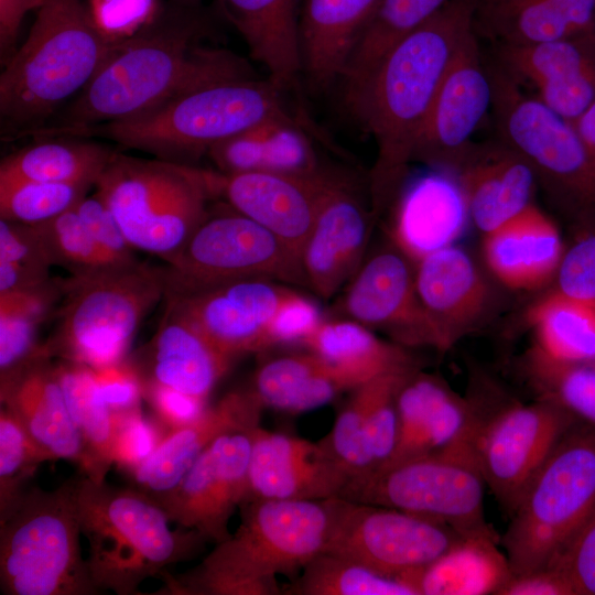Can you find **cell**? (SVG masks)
Listing matches in <instances>:
<instances>
[{"mask_svg": "<svg viewBox=\"0 0 595 595\" xmlns=\"http://www.w3.org/2000/svg\"><path fill=\"white\" fill-rule=\"evenodd\" d=\"M208 20L199 7L170 2L150 25L115 45L85 87L29 137H78L123 121L185 93L258 77L244 57L203 43Z\"/></svg>", "mask_w": 595, "mask_h": 595, "instance_id": "6da1fadb", "label": "cell"}, {"mask_svg": "<svg viewBox=\"0 0 595 595\" xmlns=\"http://www.w3.org/2000/svg\"><path fill=\"white\" fill-rule=\"evenodd\" d=\"M475 0H451L399 41L348 104L376 142L369 203L377 218L396 198L434 101L463 40L474 30Z\"/></svg>", "mask_w": 595, "mask_h": 595, "instance_id": "7a4b0ae2", "label": "cell"}, {"mask_svg": "<svg viewBox=\"0 0 595 595\" xmlns=\"http://www.w3.org/2000/svg\"><path fill=\"white\" fill-rule=\"evenodd\" d=\"M239 508L237 531L185 574L165 571L159 594H282L277 575L296 577L325 549L331 526L326 499H255Z\"/></svg>", "mask_w": 595, "mask_h": 595, "instance_id": "3957f363", "label": "cell"}, {"mask_svg": "<svg viewBox=\"0 0 595 595\" xmlns=\"http://www.w3.org/2000/svg\"><path fill=\"white\" fill-rule=\"evenodd\" d=\"M116 44L96 28L84 0H45L0 76L2 139L42 128L85 87Z\"/></svg>", "mask_w": 595, "mask_h": 595, "instance_id": "277c9868", "label": "cell"}, {"mask_svg": "<svg viewBox=\"0 0 595 595\" xmlns=\"http://www.w3.org/2000/svg\"><path fill=\"white\" fill-rule=\"evenodd\" d=\"M82 534L88 541L87 565L97 589L137 595L149 577L199 555L207 541L193 529H171L159 504L137 488L106 479L75 478Z\"/></svg>", "mask_w": 595, "mask_h": 595, "instance_id": "5b68a950", "label": "cell"}, {"mask_svg": "<svg viewBox=\"0 0 595 595\" xmlns=\"http://www.w3.org/2000/svg\"><path fill=\"white\" fill-rule=\"evenodd\" d=\"M288 88L270 77L240 78L205 86L171 99L137 117L93 128L125 149L180 163L272 117L292 113Z\"/></svg>", "mask_w": 595, "mask_h": 595, "instance_id": "8992f818", "label": "cell"}, {"mask_svg": "<svg viewBox=\"0 0 595 595\" xmlns=\"http://www.w3.org/2000/svg\"><path fill=\"white\" fill-rule=\"evenodd\" d=\"M165 295L162 268L110 266L62 279L57 321L41 350L93 369L126 360L148 313Z\"/></svg>", "mask_w": 595, "mask_h": 595, "instance_id": "52a82bcc", "label": "cell"}, {"mask_svg": "<svg viewBox=\"0 0 595 595\" xmlns=\"http://www.w3.org/2000/svg\"><path fill=\"white\" fill-rule=\"evenodd\" d=\"M75 478L31 487L0 517V587L6 595H95L80 550Z\"/></svg>", "mask_w": 595, "mask_h": 595, "instance_id": "ba28073f", "label": "cell"}, {"mask_svg": "<svg viewBox=\"0 0 595 595\" xmlns=\"http://www.w3.org/2000/svg\"><path fill=\"white\" fill-rule=\"evenodd\" d=\"M595 507V426L577 421L522 493L499 539L511 575L547 567Z\"/></svg>", "mask_w": 595, "mask_h": 595, "instance_id": "9c48e42d", "label": "cell"}, {"mask_svg": "<svg viewBox=\"0 0 595 595\" xmlns=\"http://www.w3.org/2000/svg\"><path fill=\"white\" fill-rule=\"evenodd\" d=\"M136 249L171 260L209 212L206 169L115 152L95 184Z\"/></svg>", "mask_w": 595, "mask_h": 595, "instance_id": "30bf717a", "label": "cell"}, {"mask_svg": "<svg viewBox=\"0 0 595 595\" xmlns=\"http://www.w3.org/2000/svg\"><path fill=\"white\" fill-rule=\"evenodd\" d=\"M497 137L533 167L539 184L580 227L595 224V158L574 125L523 90L489 55Z\"/></svg>", "mask_w": 595, "mask_h": 595, "instance_id": "8fae6325", "label": "cell"}, {"mask_svg": "<svg viewBox=\"0 0 595 595\" xmlns=\"http://www.w3.org/2000/svg\"><path fill=\"white\" fill-rule=\"evenodd\" d=\"M477 451L457 442L439 452L350 477L338 497L445 523L467 539L498 541L484 511Z\"/></svg>", "mask_w": 595, "mask_h": 595, "instance_id": "7c38bea8", "label": "cell"}, {"mask_svg": "<svg viewBox=\"0 0 595 595\" xmlns=\"http://www.w3.org/2000/svg\"><path fill=\"white\" fill-rule=\"evenodd\" d=\"M164 300L232 359L281 344L300 345L323 320L312 299L283 282L262 278Z\"/></svg>", "mask_w": 595, "mask_h": 595, "instance_id": "4fadbf2b", "label": "cell"}, {"mask_svg": "<svg viewBox=\"0 0 595 595\" xmlns=\"http://www.w3.org/2000/svg\"><path fill=\"white\" fill-rule=\"evenodd\" d=\"M230 209L208 214L165 262L164 298L255 278L305 285L299 258L270 230Z\"/></svg>", "mask_w": 595, "mask_h": 595, "instance_id": "5bb4252c", "label": "cell"}, {"mask_svg": "<svg viewBox=\"0 0 595 595\" xmlns=\"http://www.w3.org/2000/svg\"><path fill=\"white\" fill-rule=\"evenodd\" d=\"M331 526L323 552L399 580L435 562L467 538L450 526L399 509L326 499Z\"/></svg>", "mask_w": 595, "mask_h": 595, "instance_id": "9a60e30c", "label": "cell"}, {"mask_svg": "<svg viewBox=\"0 0 595 595\" xmlns=\"http://www.w3.org/2000/svg\"><path fill=\"white\" fill-rule=\"evenodd\" d=\"M578 420L559 405L502 401L491 411L477 442L486 487L510 517L522 493Z\"/></svg>", "mask_w": 595, "mask_h": 595, "instance_id": "2e32d148", "label": "cell"}, {"mask_svg": "<svg viewBox=\"0 0 595 595\" xmlns=\"http://www.w3.org/2000/svg\"><path fill=\"white\" fill-rule=\"evenodd\" d=\"M253 429L219 435L173 488L150 495L172 523L215 544L231 536L229 520L248 495Z\"/></svg>", "mask_w": 595, "mask_h": 595, "instance_id": "e0dca14e", "label": "cell"}, {"mask_svg": "<svg viewBox=\"0 0 595 595\" xmlns=\"http://www.w3.org/2000/svg\"><path fill=\"white\" fill-rule=\"evenodd\" d=\"M340 309L345 318L380 331L405 348L451 349L420 300L414 264L396 247L361 263L347 283Z\"/></svg>", "mask_w": 595, "mask_h": 595, "instance_id": "ac0fdd59", "label": "cell"}, {"mask_svg": "<svg viewBox=\"0 0 595 595\" xmlns=\"http://www.w3.org/2000/svg\"><path fill=\"white\" fill-rule=\"evenodd\" d=\"M485 54L470 31L458 46L437 89L412 162L455 171L493 107Z\"/></svg>", "mask_w": 595, "mask_h": 595, "instance_id": "d6986e66", "label": "cell"}, {"mask_svg": "<svg viewBox=\"0 0 595 595\" xmlns=\"http://www.w3.org/2000/svg\"><path fill=\"white\" fill-rule=\"evenodd\" d=\"M333 172L309 176L206 170L213 198L274 234L300 260Z\"/></svg>", "mask_w": 595, "mask_h": 595, "instance_id": "ffe728a7", "label": "cell"}, {"mask_svg": "<svg viewBox=\"0 0 595 595\" xmlns=\"http://www.w3.org/2000/svg\"><path fill=\"white\" fill-rule=\"evenodd\" d=\"M488 55L524 90L574 123L595 102V32L526 45H491Z\"/></svg>", "mask_w": 595, "mask_h": 595, "instance_id": "44dd1931", "label": "cell"}, {"mask_svg": "<svg viewBox=\"0 0 595 595\" xmlns=\"http://www.w3.org/2000/svg\"><path fill=\"white\" fill-rule=\"evenodd\" d=\"M376 219L354 184L333 173L301 252L304 284L329 299L358 271Z\"/></svg>", "mask_w": 595, "mask_h": 595, "instance_id": "7402d4cb", "label": "cell"}, {"mask_svg": "<svg viewBox=\"0 0 595 595\" xmlns=\"http://www.w3.org/2000/svg\"><path fill=\"white\" fill-rule=\"evenodd\" d=\"M349 478L322 441L253 429L245 501L325 500L338 497Z\"/></svg>", "mask_w": 595, "mask_h": 595, "instance_id": "603a6c76", "label": "cell"}, {"mask_svg": "<svg viewBox=\"0 0 595 595\" xmlns=\"http://www.w3.org/2000/svg\"><path fill=\"white\" fill-rule=\"evenodd\" d=\"M398 439L390 466L439 452L456 442L477 445L484 418L474 398H462L442 379L421 369L397 393ZM381 467V468H382Z\"/></svg>", "mask_w": 595, "mask_h": 595, "instance_id": "cb8c5ba5", "label": "cell"}, {"mask_svg": "<svg viewBox=\"0 0 595 595\" xmlns=\"http://www.w3.org/2000/svg\"><path fill=\"white\" fill-rule=\"evenodd\" d=\"M390 232L394 247L413 264L456 245L470 215L454 171L429 167L404 180L392 204Z\"/></svg>", "mask_w": 595, "mask_h": 595, "instance_id": "d4e9b609", "label": "cell"}, {"mask_svg": "<svg viewBox=\"0 0 595 595\" xmlns=\"http://www.w3.org/2000/svg\"><path fill=\"white\" fill-rule=\"evenodd\" d=\"M129 360L142 382L163 385L207 401L235 359L220 351L174 305L165 302L155 334Z\"/></svg>", "mask_w": 595, "mask_h": 595, "instance_id": "484cf974", "label": "cell"}, {"mask_svg": "<svg viewBox=\"0 0 595 595\" xmlns=\"http://www.w3.org/2000/svg\"><path fill=\"white\" fill-rule=\"evenodd\" d=\"M263 408L250 387L227 392L195 421L165 434L154 452L129 473L136 488L149 495L173 488L219 435L260 425Z\"/></svg>", "mask_w": 595, "mask_h": 595, "instance_id": "4316f807", "label": "cell"}, {"mask_svg": "<svg viewBox=\"0 0 595 595\" xmlns=\"http://www.w3.org/2000/svg\"><path fill=\"white\" fill-rule=\"evenodd\" d=\"M53 359L37 356L0 380V401L52 459L76 463L84 474L87 457L71 418Z\"/></svg>", "mask_w": 595, "mask_h": 595, "instance_id": "83f0119b", "label": "cell"}, {"mask_svg": "<svg viewBox=\"0 0 595 595\" xmlns=\"http://www.w3.org/2000/svg\"><path fill=\"white\" fill-rule=\"evenodd\" d=\"M454 172L463 186L470 221L483 234L531 205L539 184L524 156L497 136L474 142Z\"/></svg>", "mask_w": 595, "mask_h": 595, "instance_id": "f1b7e54d", "label": "cell"}, {"mask_svg": "<svg viewBox=\"0 0 595 595\" xmlns=\"http://www.w3.org/2000/svg\"><path fill=\"white\" fill-rule=\"evenodd\" d=\"M420 300L451 346L487 313L491 295L487 282L466 251L456 245L414 263Z\"/></svg>", "mask_w": 595, "mask_h": 595, "instance_id": "f546056e", "label": "cell"}, {"mask_svg": "<svg viewBox=\"0 0 595 595\" xmlns=\"http://www.w3.org/2000/svg\"><path fill=\"white\" fill-rule=\"evenodd\" d=\"M381 0H300L302 73L314 88L343 78Z\"/></svg>", "mask_w": 595, "mask_h": 595, "instance_id": "4dcf8cb0", "label": "cell"}, {"mask_svg": "<svg viewBox=\"0 0 595 595\" xmlns=\"http://www.w3.org/2000/svg\"><path fill=\"white\" fill-rule=\"evenodd\" d=\"M565 249L553 220L533 204L484 234L483 253L494 277L512 290H536L556 278Z\"/></svg>", "mask_w": 595, "mask_h": 595, "instance_id": "1f68e13d", "label": "cell"}, {"mask_svg": "<svg viewBox=\"0 0 595 595\" xmlns=\"http://www.w3.org/2000/svg\"><path fill=\"white\" fill-rule=\"evenodd\" d=\"M473 28L490 45H526L595 32V0H475Z\"/></svg>", "mask_w": 595, "mask_h": 595, "instance_id": "d6a6232c", "label": "cell"}, {"mask_svg": "<svg viewBox=\"0 0 595 595\" xmlns=\"http://www.w3.org/2000/svg\"><path fill=\"white\" fill-rule=\"evenodd\" d=\"M306 127L300 115L272 117L217 143L207 154L223 173L314 175L324 169Z\"/></svg>", "mask_w": 595, "mask_h": 595, "instance_id": "836d02e7", "label": "cell"}, {"mask_svg": "<svg viewBox=\"0 0 595 595\" xmlns=\"http://www.w3.org/2000/svg\"><path fill=\"white\" fill-rule=\"evenodd\" d=\"M237 30L250 56L269 77L290 89L302 73L299 43L300 0H215Z\"/></svg>", "mask_w": 595, "mask_h": 595, "instance_id": "e575fe53", "label": "cell"}, {"mask_svg": "<svg viewBox=\"0 0 595 595\" xmlns=\"http://www.w3.org/2000/svg\"><path fill=\"white\" fill-rule=\"evenodd\" d=\"M324 359L350 390L388 374L420 369L409 348L378 337L349 318L322 320L301 344Z\"/></svg>", "mask_w": 595, "mask_h": 595, "instance_id": "d590c367", "label": "cell"}, {"mask_svg": "<svg viewBox=\"0 0 595 595\" xmlns=\"http://www.w3.org/2000/svg\"><path fill=\"white\" fill-rule=\"evenodd\" d=\"M250 388L263 407L292 414L325 405L350 390L333 367L307 349L262 363Z\"/></svg>", "mask_w": 595, "mask_h": 595, "instance_id": "8d00e7d4", "label": "cell"}, {"mask_svg": "<svg viewBox=\"0 0 595 595\" xmlns=\"http://www.w3.org/2000/svg\"><path fill=\"white\" fill-rule=\"evenodd\" d=\"M497 540L466 539L428 566L399 578L419 594H496L510 576Z\"/></svg>", "mask_w": 595, "mask_h": 595, "instance_id": "74e56055", "label": "cell"}, {"mask_svg": "<svg viewBox=\"0 0 595 595\" xmlns=\"http://www.w3.org/2000/svg\"><path fill=\"white\" fill-rule=\"evenodd\" d=\"M78 137L35 139L2 159L0 183L13 181L80 182L98 180L116 151Z\"/></svg>", "mask_w": 595, "mask_h": 595, "instance_id": "f35d334b", "label": "cell"}, {"mask_svg": "<svg viewBox=\"0 0 595 595\" xmlns=\"http://www.w3.org/2000/svg\"><path fill=\"white\" fill-rule=\"evenodd\" d=\"M56 376L87 457L84 475L101 482L113 462L116 414L102 400L88 366L58 359Z\"/></svg>", "mask_w": 595, "mask_h": 595, "instance_id": "ab89813d", "label": "cell"}, {"mask_svg": "<svg viewBox=\"0 0 595 595\" xmlns=\"http://www.w3.org/2000/svg\"><path fill=\"white\" fill-rule=\"evenodd\" d=\"M534 347L547 356L572 363H595V300L558 289L528 312Z\"/></svg>", "mask_w": 595, "mask_h": 595, "instance_id": "60d3db41", "label": "cell"}, {"mask_svg": "<svg viewBox=\"0 0 595 595\" xmlns=\"http://www.w3.org/2000/svg\"><path fill=\"white\" fill-rule=\"evenodd\" d=\"M451 0H381L343 76L347 105L366 85L383 56Z\"/></svg>", "mask_w": 595, "mask_h": 595, "instance_id": "b9f144b4", "label": "cell"}, {"mask_svg": "<svg viewBox=\"0 0 595 595\" xmlns=\"http://www.w3.org/2000/svg\"><path fill=\"white\" fill-rule=\"evenodd\" d=\"M62 298V279L0 294V380L39 355L40 326Z\"/></svg>", "mask_w": 595, "mask_h": 595, "instance_id": "7bdbcfd3", "label": "cell"}, {"mask_svg": "<svg viewBox=\"0 0 595 595\" xmlns=\"http://www.w3.org/2000/svg\"><path fill=\"white\" fill-rule=\"evenodd\" d=\"M521 367L537 399L550 401L595 426V363L558 360L532 346Z\"/></svg>", "mask_w": 595, "mask_h": 595, "instance_id": "ee69618b", "label": "cell"}, {"mask_svg": "<svg viewBox=\"0 0 595 595\" xmlns=\"http://www.w3.org/2000/svg\"><path fill=\"white\" fill-rule=\"evenodd\" d=\"M289 595H416L407 584L329 552L313 558L282 588Z\"/></svg>", "mask_w": 595, "mask_h": 595, "instance_id": "f6af8a7d", "label": "cell"}, {"mask_svg": "<svg viewBox=\"0 0 595 595\" xmlns=\"http://www.w3.org/2000/svg\"><path fill=\"white\" fill-rule=\"evenodd\" d=\"M95 184L91 181L0 183V218L28 225L47 221L74 208Z\"/></svg>", "mask_w": 595, "mask_h": 595, "instance_id": "bcb514c9", "label": "cell"}, {"mask_svg": "<svg viewBox=\"0 0 595 595\" xmlns=\"http://www.w3.org/2000/svg\"><path fill=\"white\" fill-rule=\"evenodd\" d=\"M51 267L34 225L0 218V294L44 284Z\"/></svg>", "mask_w": 595, "mask_h": 595, "instance_id": "7dc6e473", "label": "cell"}, {"mask_svg": "<svg viewBox=\"0 0 595 595\" xmlns=\"http://www.w3.org/2000/svg\"><path fill=\"white\" fill-rule=\"evenodd\" d=\"M34 227L51 263L69 274L116 266L101 252L75 207Z\"/></svg>", "mask_w": 595, "mask_h": 595, "instance_id": "c3c4849f", "label": "cell"}, {"mask_svg": "<svg viewBox=\"0 0 595 595\" xmlns=\"http://www.w3.org/2000/svg\"><path fill=\"white\" fill-rule=\"evenodd\" d=\"M52 461L28 434L18 419L0 409V517L25 490L26 482L40 464Z\"/></svg>", "mask_w": 595, "mask_h": 595, "instance_id": "681fc988", "label": "cell"}, {"mask_svg": "<svg viewBox=\"0 0 595 595\" xmlns=\"http://www.w3.org/2000/svg\"><path fill=\"white\" fill-rule=\"evenodd\" d=\"M365 383L351 390L353 394L337 414L331 433L322 440L328 453L350 477L375 470L365 424Z\"/></svg>", "mask_w": 595, "mask_h": 595, "instance_id": "f907efd6", "label": "cell"}, {"mask_svg": "<svg viewBox=\"0 0 595 595\" xmlns=\"http://www.w3.org/2000/svg\"><path fill=\"white\" fill-rule=\"evenodd\" d=\"M115 414L113 462L131 473L154 452L169 431L155 418L145 416L141 408Z\"/></svg>", "mask_w": 595, "mask_h": 595, "instance_id": "816d5d0a", "label": "cell"}, {"mask_svg": "<svg viewBox=\"0 0 595 595\" xmlns=\"http://www.w3.org/2000/svg\"><path fill=\"white\" fill-rule=\"evenodd\" d=\"M90 18L110 42L129 39L154 22L163 11V0H87Z\"/></svg>", "mask_w": 595, "mask_h": 595, "instance_id": "f5cc1de1", "label": "cell"}, {"mask_svg": "<svg viewBox=\"0 0 595 595\" xmlns=\"http://www.w3.org/2000/svg\"><path fill=\"white\" fill-rule=\"evenodd\" d=\"M548 566L567 580L574 595H595V507Z\"/></svg>", "mask_w": 595, "mask_h": 595, "instance_id": "db71d44e", "label": "cell"}, {"mask_svg": "<svg viewBox=\"0 0 595 595\" xmlns=\"http://www.w3.org/2000/svg\"><path fill=\"white\" fill-rule=\"evenodd\" d=\"M75 209L101 252L113 264L126 266L138 262L136 249L129 244L115 216L96 192L82 198Z\"/></svg>", "mask_w": 595, "mask_h": 595, "instance_id": "11a10c76", "label": "cell"}, {"mask_svg": "<svg viewBox=\"0 0 595 595\" xmlns=\"http://www.w3.org/2000/svg\"><path fill=\"white\" fill-rule=\"evenodd\" d=\"M581 237L565 250L556 273V289L595 300V224L582 227Z\"/></svg>", "mask_w": 595, "mask_h": 595, "instance_id": "9f6ffc18", "label": "cell"}, {"mask_svg": "<svg viewBox=\"0 0 595 595\" xmlns=\"http://www.w3.org/2000/svg\"><path fill=\"white\" fill-rule=\"evenodd\" d=\"M93 372L102 400L113 412L141 408L142 381L129 357L123 361L93 369Z\"/></svg>", "mask_w": 595, "mask_h": 595, "instance_id": "6f0895ef", "label": "cell"}, {"mask_svg": "<svg viewBox=\"0 0 595 595\" xmlns=\"http://www.w3.org/2000/svg\"><path fill=\"white\" fill-rule=\"evenodd\" d=\"M142 389L154 418L167 431L195 421L208 407L207 401L155 382H142Z\"/></svg>", "mask_w": 595, "mask_h": 595, "instance_id": "680465c9", "label": "cell"}, {"mask_svg": "<svg viewBox=\"0 0 595 595\" xmlns=\"http://www.w3.org/2000/svg\"><path fill=\"white\" fill-rule=\"evenodd\" d=\"M498 595H574L567 580L555 569L511 575L496 592Z\"/></svg>", "mask_w": 595, "mask_h": 595, "instance_id": "91938a15", "label": "cell"}, {"mask_svg": "<svg viewBox=\"0 0 595 595\" xmlns=\"http://www.w3.org/2000/svg\"><path fill=\"white\" fill-rule=\"evenodd\" d=\"M45 0H0V58L6 65L17 51L20 26L25 15Z\"/></svg>", "mask_w": 595, "mask_h": 595, "instance_id": "94428289", "label": "cell"}, {"mask_svg": "<svg viewBox=\"0 0 595 595\" xmlns=\"http://www.w3.org/2000/svg\"><path fill=\"white\" fill-rule=\"evenodd\" d=\"M573 125L595 158V102Z\"/></svg>", "mask_w": 595, "mask_h": 595, "instance_id": "6125c7cd", "label": "cell"}, {"mask_svg": "<svg viewBox=\"0 0 595 595\" xmlns=\"http://www.w3.org/2000/svg\"><path fill=\"white\" fill-rule=\"evenodd\" d=\"M170 2L191 8L199 7L201 4V0H170Z\"/></svg>", "mask_w": 595, "mask_h": 595, "instance_id": "be15d7a7", "label": "cell"}]
</instances>
